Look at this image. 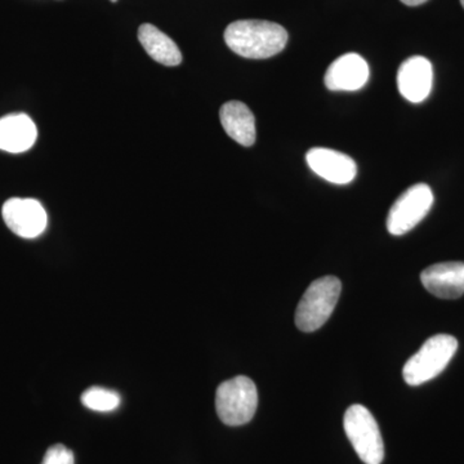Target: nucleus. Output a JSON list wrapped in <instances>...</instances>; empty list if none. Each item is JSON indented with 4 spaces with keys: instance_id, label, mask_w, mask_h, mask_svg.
I'll return each instance as SVG.
<instances>
[{
    "instance_id": "nucleus-1",
    "label": "nucleus",
    "mask_w": 464,
    "mask_h": 464,
    "mask_svg": "<svg viewBox=\"0 0 464 464\" xmlns=\"http://www.w3.org/2000/svg\"><path fill=\"white\" fill-rule=\"evenodd\" d=\"M225 42L241 57L264 60L276 56L285 48L288 33L270 21L240 20L226 27Z\"/></svg>"
},
{
    "instance_id": "nucleus-2",
    "label": "nucleus",
    "mask_w": 464,
    "mask_h": 464,
    "mask_svg": "<svg viewBox=\"0 0 464 464\" xmlns=\"http://www.w3.org/2000/svg\"><path fill=\"white\" fill-rule=\"evenodd\" d=\"M338 277L324 276L308 286L295 311V325L304 333L315 332L328 322L340 298Z\"/></svg>"
},
{
    "instance_id": "nucleus-3",
    "label": "nucleus",
    "mask_w": 464,
    "mask_h": 464,
    "mask_svg": "<svg viewBox=\"0 0 464 464\" xmlns=\"http://www.w3.org/2000/svg\"><path fill=\"white\" fill-rule=\"evenodd\" d=\"M458 341L453 335L438 334L424 342L415 355L406 362L402 375L409 386H420L444 372L456 355Z\"/></svg>"
},
{
    "instance_id": "nucleus-4",
    "label": "nucleus",
    "mask_w": 464,
    "mask_h": 464,
    "mask_svg": "<svg viewBox=\"0 0 464 464\" xmlns=\"http://www.w3.org/2000/svg\"><path fill=\"white\" fill-rule=\"evenodd\" d=\"M258 392L255 382L239 375L219 384L216 392V409L219 420L227 426H243L255 417Z\"/></svg>"
},
{
    "instance_id": "nucleus-5",
    "label": "nucleus",
    "mask_w": 464,
    "mask_h": 464,
    "mask_svg": "<svg viewBox=\"0 0 464 464\" xmlns=\"http://www.w3.org/2000/svg\"><path fill=\"white\" fill-rule=\"evenodd\" d=\"M344 432L360 459L365 464H381L384 444L374 415L365 406L351 405L344 413Z\"/></svg>"
},
{
    "instance_id": "nucleus-6",
    "label": "nucleus",
    "mask_w": 464,
    "mask_h": 464,
    "mask_svg": "<svg viewBox=\"0 0 464 464\" xmlns=\"http://www.w3.org/2000/svg\"><path fill=\"white\" fill-rule=\"evenodd\" d=\"M433 192L426 183H417L400 195L391 207L387 217V230L391 235L401 237L429 215L433 204Z\"/></svg>"
},
{
    "instance_id": "nucleus-7",
    "label": "nucleus",
    "mask_w": 464,
    "mask_h": 464,
    "mask_svg": "<svg viewBox=\"0 0 464 464\" xmlns=\"http://www.w3.org/2000/svg\"><path fill=\"white\" fill-rule=\"evenodd\" d=\"M2 215L9 230L24 239L38 237L47 227V213L35 199H9L3 206Z\"/></svg>"
},
{
    "instance_id": "nucleus-8",
    "label": "nucleus",
    "mask_w": 464,
    "mask_h": 464,
    "mask_svg": "<svg viewBox=\"0 0 464 464\" xmlns=\"http://www.w3.org/2000/svg\"><path fill=\"white\" fill-rule=\"evenodd\" d=\"M308 167L325 181L346 185L356 177L355 160L343 152L332 149L314 148L307 152Z\"/></svg>"
},
{
    "instance_id": "nucleus-9",
    "label": "nucleus",
    "mask_w": 464,
    "mask_h": 464,
    "mask_svg": "<svg viewBox=\"0 0 464 464\" xmlns=\"http://www.w3.org/2000/svg\"><path fill=\"white\" fill-rule=\"evenodd\" d=\"M432 84L433 69L427 58L413 56L405 60L399 67L400 94L409 102H423L431 93Z\"/></svg>"
},
{
    "instance_id": "nucleus-10",
    "label": "nucleus",
    "mask_w": 464,
    "mask_h": 464,
    "mask_svg": "<svg viewBox=\"0 0 464 464\" xmlns=\"http://www.w3.org/2000/svg\"><path fill=\"white\" fill-rule=\"evenodd\" d=\"M369 74L371 72L364 58L357 53H347L328 67L324 82L328 90L353 92L364 87Z\"/></svg>"
},
{
    "instance_id": "nucleus-11",
    "label": "nucleus",
    "mask_w": 464,
    "mask_h": 464,
    "mask_svg": "<svg viewBox=\"0 0 464 464\" xmlns=\"http://www.w3.org/2000/svg\"><path fill=\"white\" fill-rule=\"evenodd\" d=\"M420 282L436 297L459 298L464 295V262H442L430 266L420 274Z\"/></svg>"
},
{
    "instance_id": "nucleus-12",
    "label": "nucleus",
    "mask_w": 464,
    "mask_h": 464,
    "mask_svg": "<svg viewBox=\"0 0 464 464\" xmlns=\"http://www.w3.org/2000/svg\"><path fill=\"white\" fill-rule=\"evenodd\" d=\"M38 137L35 124L25 114H12L0 119V150L20 154L33 148Z\"/></svg>"
},
{
    "instance_id": "nucleus-13",
    "label": "nucleus",
    "mask_w": 464,
    "mask_h": 464,
    "mask_svg": "<svg viewBox=\"0 0 464 464\" xmlns=\"http://www.w3.org/2000/svg\"><path fill=\"white\" fill-rule=\"evenodd\" d=\"M219 119L225 132L234 141L249 148L256 142V119L246 103L240 101L226 102L219 110Z\"/></svg>"
},
{
    "instance_id": "nucleus-14",
    "label": "nucleus",
    "mask_w": 464,
    "mask_h": 464,
    "mask_svg": "<svg viewBox=\"0 0 464 464\" xmlns=\"http://www.w3.org/2000/svg\"><path fill=\"white\" fill-rule=\"evenodd\" d=\"M139 41L149 56L161 65L177 66L182 63L181 51L176 43L151 24L140 26Z\"/></svg>"
},
{
    "instance_id": "nucleus-15",
    "label": "nucleus",
    "mask_w": 464,
    "mask_h": 464,
    "mask_svg": "<svg viewBox=\"0 0 464 464\" xmlns=\"http://www.w3.org/2000/svg\"><path fill=\"white\" fill-rule=\"evenodd\" d=\"M121 399L118 392L102 389V387H91L82 395V402L85 408L101 411V413L114 411L121 405Z\"/></svg>"
},
{
    "instance_id": "nucleus-16",
    "label": "nucleus",
    "mask_w": 464,
    "mask_h": 464,
    "mask_svg": "<svg viewBox=\"0 0 464 464\" xmlns=\"http://www.w3.org/2000/svg\"><path fill=\"white\" fill-rule=\"evenodd\" d=\"M42 464H75L74 454L65 445L56 444L48 449Z\"/></svg>"
},
{
    "instance_id": "nucleus-17",
    "label": "nucleus",
    "mask_w": 464,
    "mask_h": 464,
    "mask_svg": "<svg viewBox=\"0 0 464 464\" xmlns=\"http://www.w3.org/2000/svg\"><path fill=\"white\" fill-rule=\"evenodd\" d=\"M400 2L404 3V5H409V7H417V5L426 3L427 0H400Z\"/></svg>"
},
{
    "instance_id": "nucleus-18",
    "label": "nucleus",
    "mask_w": 464,
    "mask_h": 464,
    "mask_svg": "<svg viewBox=\"0 0 464 464\" xmlns=\"http://www.w3.org/2000/svg\"><path fill=\"white\" fill-rule=\"evenodd\" d=\"M460 3H462V7L464 8V0H460Z\"/></svg>"
},
{
    "instance_id": "nucleus-19",
    "label": "nucleus",
    "mask_w": 464,
    "mask_h": 464,
    "mask_svg": "<svg viewBox=\"0 0 464 464\" xmlns=\"http://www.w3.org/2000/svg\"><path fill=\"white\" fill-rule=\"evenodd\" d=\"M110 2L116 3L118 0H110Z\"/></svg>"
}]
</instances>
